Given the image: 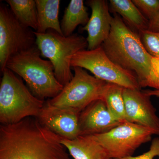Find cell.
<instances>
[{
    "instance_id": "52a82bcc",
    "label": "cell",
    "mask_w": 159,
    "mask_h": 159,
    "mask_svg": "<svg viewBox=\"0 0 159 159\" xmlns=\"http://www.w3.org/2000/svg\"><path fill=\"white\" fill-rule=\"evenodd\" d=\"M71 67L86 69L97 78L124 88L141 89L138 80L132 73L113 62L102 47L77 52L72 58Z\"/></svg>"
},
{
    "instance_id": "7a4b0ae2",
    "label": "cell",
    "mask_w": 159,
    "mask_h": 159,
    "mask_svg": "<svg viewBox=\"0 0 159 159\" xmlns=\"http://www.w3.org/2000/svg\"><path fill=\"white\" fill-rule=\"evenodd\" d=\"M101 46L113 62L136 76L140 88L159 90V58L148 53L119 15L113 16L109 36Z\"/></svg>"
},
{
    "instance_id": "9c48e42d",
    "label": "cell",
    "mask_w": 159,
    "mask_h": 159,
    "mask_svg": "<svg viewBox=\"0 0 159 159\" xmlns=\"http://www.w3.org/2000/svg\"><path fill=\"white\" fill-rule=\"evenodd\" d=\"M153 135L148 128L125 121L107 132L93 136L115 159L133 156L141 145L150 142Z\"/></svg>"
},
{
    "instance_id": "e0dca14e",
    "label": "cell",
    "mask_w": 159,
    "mask_h": 159,
    "mask_svg": "<svg viewBox=\"0 0 159 159\" xmlns=\"http://www.w3.org/2000/svg\"><path fill=\"white\" fill-rule=\"evenodd\" d=\"M90 18L83 0H71L65 11L60 23L63 36H70L76 28L81 25L85 26Z\"/></svg>"
},
{
    "instance_id": "9a60e30c",
    "label": "cell",
    "mask_w": 159,
    "mask_h": 159,
    "mask_svg": "<svg viewBox=\"0 0 159 159\" xmlns=\"http://www.w3.org/2000/svg\"><path fill=\"white\" fill-rule=\"evenodd\" d=\"M109 9L118 14L133 31L139 34L148 30L149 20L131 0H110Z\"/></svg>"
},
{
    "instance_id": "ba28073f",
    "label": "cell",
    "mask_w": 159,
    "mask_h": 159,
    "mask_svg": "<svg viewBox=\"0 0 159 159\" xmlns=\"http://www.w3.org/2000/svg\"><path fill=\"white\" fill-rule=\"evenodd\" d=\"M36 45L34 31L19 21L10 8L0 4V70L2 72L11 57Z\"/></svg>"
},
{
    "instance_id": "5b68a950",
    "label": "cell",
    "mask_w": 159,
    "mask_h": 159,
    "mask_svg": "<svg viewBox=\"0 0 159 159\" xmlns=\"http://www.w3.org/2000/svg\"><path fill=\"white\" fill-rule=\"evenodd\" d=\"M34 33L41 56L52 63L57 81L63 86L66 85L74 77L71 61L77 52L88 48L86 38L76 34L65 37L53 30L45 33L34 31Z\"/></svg>"
},
{
    "instance_id": "7c38bea8",
    "label": "cell",
    "mask_w": 159,
    "mask_h": 159,
    "mask_svg": "<svg viewBox=\"0 0 159 159\" xmlns=\"http://www.w3.org/2000/svg\"><path fill=\"white\" fill-rule=\"evenodd\" d=\"M87 5L92 10L88 23L82 28L87 32V50L101 47L110 33L113 16L110 13L109 6L106 0H89Z\"/></svg>"
},
{
    "instance_id": "3957f363",
    "label": "cell",
    "mask_w": 159,
    "mask_h": 159,
    "mask_svg": "<svg viewBox=\"0 0 159 159\" xmlns=\"http://www.w3.org/2000/svg\"><path fill=\"white\" fill-rule=\"evenodd\" d=\"M41 56L36 44L11 57L6 68L25 81L34 97L44 100L56 97L64 86L56 79L52 63L43 59Z\"/></svg>"
},
{
    "instance_id": "44dd1931",
    "label": "cell",
    "mask_w": 159,
    "mask_h": 159,
    "mask_svg": "<svg viewBox=\"0 0 159 159\" xmlns=\"http://www.w3.org/2000/svg\"><path fill=\"white\" fill-rule=\"evenodd\" d=\"M134 4L150 21L159 13V0H132Z\"/></svg>"
},
{
    "instance_id": "7402d4cb",
    "label": "cell",
    "mask_w": 159,
    "mask_h": 159,
    "mask_svg": "<svg viewBox=\"0 0 159 159\" xmlns=\"http://www.w3.org/2000/svg\"><path fill=\"white\" fill-rule=\"evenodd\" d=\"M159 156V138L152 140L149 150L145 153L137 157H128L120 159H153Z\"/></svg>"
},
{
    "instance_id": "5bb4252c",
    "label": "cell",
    "mask_w": 159,
    "mask_h": 159,
    "mask_svg": "<svg viewBox=\"0 0 159 159\" xmlns=\"http://www.w3.org/2000/svg\"><path fill=\"white\" fill-rule=\"evenodd\" d=\"M60 142L74 159H112L93 135H80L72 140L60 137Z\"/></svg>"
},
{
    "instance_id": "603a6c76",
    "label": "cell",
    "mask_w": 159,
    "mask_h": 159,
    "mask_svg": "<svg viewBox=\"0 0 159 159\" xmlns=\"http://www.w3.org/2000/svg\"><path fill=\"white\" fill-rule=\"evenodd\" d=\"M148 31L159 32V13L153 19L149 21Z\"/></svg>"
},
{
    "instance_id": "d4e9b609",
    "label": "cell",
    "mask_w": 159,
    "mask_h": 159,
    "mask_svg": "<svg viewBox=\"0 0 159 159\" xmlns=\"http://www.w3.org/2000/svg\"><path fill=\"white\" fill-rule=\"evenodd\" d=\"M158 159H159V158Z\"/></svg>"
},
{
    "instance_id": "2e32d148",
    "label": "cell",
    "mask_w": 159,
    "mask_h": 159,
    "mask_svg": "<svg viewBox=\"0 0 159 159\" xmlns=\"http://www.w3.org/2000/svg\"><path fill=\"white\" fill-rule=\"evenodd\" d=\"M38 28L35 32L45 33L54 30L63 35L59 21L60 0H35Z\"/></svg>"
},
{
    "instance_id": "8992f818",
    "label": "cell",
    "mask_w": 159,
    "mask_h": 159,
    "mask_svg": "<svg viewBox=\"0 0 159 159\" xmlns=\"http://www.w3.org/2000/svg\"><path fill=\"white\" fill-rule=\"evenodd\" d=\"M74 77L57 96L49 99L50 105L60 107H67L81 112L91 102L103 99L110 83L90 75L79 67H74Z\"/></svg>"
},
{
    "instance_id": "8fae6325",
    "label": "cell",
    "mask_w": 159,
    "mask_h": 159,
    "mask_svg": "<svg viewBox=\"0 0 159 159\" xmlns=\"http://www.w3.org/2000/svg\"><path fill=\"white\" fill-rule=\"evenodd\" d=\"M80 113L74 109L57 107L46 102L36 119L40 123L59 136L72 140L80 135Z\"/></svg>"
},
{
    "instance_id": "d6986e66",
    "label": "cell",
    "mask_w": 159,
    "mask_h": 159,
    "mask_svg": "<svg viewBox=\"0 0 159 159\" xmlns=\"http://www.w3.org/2000/svg\"><path fill=\"white\" fill-rule=\"evenodd\" d=\"M123 88L118 84H109L102 99L110 113L120 122L126 121Z\"/></svg>"
},
{
    "instance_id": "cb8c5ba5",
    "label": "cell",
    "mask_w": 159,
    "mask_h": 159,
    "mask_svg": "<svg viewBox=\"0 0 159 159\" xmlns=\"http://www.w3.org/2000/svg\"><path fill=\"white\" fill-rule=\"evenodd\" d=\"M144 92L150 97L152 96H155V97H159V90L155 89L154 90H143Z\"/></svg>"
},
{
    "instance_id": "ffe728a7",
    "label": "cell",
    "mask_w": 159,
    "mask_h": 159,
    "mask_svg": "<svg viewBox=\"0 0 159 159\" xmlns=\"http://www.w3.org/2000/svg\"><path fill=\"white\" fill-rule=\"evenodd\" d=\"M138 34L148 53L153 57L159 58V32L146 30L141 31Z\"/></svg>"
},
{
    "instance_id": "ac0fdd59",
    "label": "cell",
    "mask_w": 159,
    "mask_h": 159,
    "mask_svg": "<svg viewBox=\"0 0 159 159\" xmlns=\"http://www.w3.org/2000/svg\"><path fill=\"white\" fill-rule=\"evenodd\" d=\"M15 17L22 25L37 31L38 28L35 0H6Z\"/></svg>"
},
{
    "instance_id": "6da1fadb",
    "label": "cell",
    "mask_w": 159,
    "mask_h": 159,
    "mask_svg": "<svg viewBox=\"0 0 159 159\" xmlns=\"http://www.w3.org/2000/svg\"><path fill=\"white\" fill-rule=\"evenodd\" d=\"M66 150L36 118L0 126V159H72Z\"/></svg>"
},
{
    "instance_id": "4fadbf2b",
    "label": "cell",
    "mask_w": 159,
    "mask_h": 159,
    "mask_svg": "<svg viewBox=\"0 0 159 159\" xmlns=\"http://www.w3.org/2000/svg\"><path fill=\"white\" fill-rule=\"evenodd\" d=\"M122 122L113 116L103 99H97L91 102L80 114V135L104 133Z\"/></svg>"
},
{
    "instance_id": "30bf717a",
    "label": "cell",
    "mask_w": 159,
    "mask_h": 159,
    "mask_svg": "<svg viewBox=\"0 0 159 159\" xmlns=\"http://www.w3.org/2000/svg\"><path fill=\"white\" fill-rule=\"evenodd\" d=\"M126 121L148 128L159 135V118L150 96L143 91L123 88Z\"/></svg>"
},
{
    "instance_id": "277c9868",
    "label": "cell",
    "mask_w": 159,
    "mask_h": 159,
    "mask_svg": "<svg viewBox=\"0 0 159 159\" xmlns=\"http://www.w3.org/2000/svg\"><path fill=\"white\" fill-rule=\"evenodd\" d=\"M0 84V122L14 124L29 117L37 118L44 100L34 97L22 78L6 68Z\"/></svg>"
}]
</instances>
